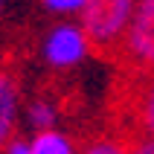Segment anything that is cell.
Instances as JSON below:
<instances>
[{
  "label": "cell",
  "instance_id": "obj_10",
  "mask_svg": "<svg viewBox=\"0 0 154 154\" xmlns=\"http://www.w3.org/2000/svg\"><path fill=\"white\" fill-rule=\"evenodd\" d=\"M128 154H154V140L151 137H137V140H128Z\"/></svg>",
  "mask_w": 154,
  "mask_h": 154
},
{
  "label": "cell",
  "instance_id": "obj_6",
  "mask_svg": "<svg viewBox=\"0 0 154 154\" xmlns=\"http://www.w3.org/2000/svg\"><path fill=\"white\" fill-rule=\"evenodd\" d=\"M29 151L32 154H76V148H73V140L64 131L50 128V131H38L32 137Z\"/></svg>",
  "mask_w": 154,
  "mask_h": 154
},
{
  "label": "cell",
  "instance_id": "obj_4",
  "mask_svg": "<svg viewBox=\"0 0 154 154\" xmlns=\"http://www.w3.org/2000/svg\"><path fill=\"white\" fill-rule=\"evenodd\" d=\"M87 52H90V44H87L82 26H73V23L55 26L44 41V55L55 70L76 67L79 61L87 58Z\"/></svg>",
  "mask_w": 154,
  "mask_h": 154
},
{
  "label": "cell",
  "instance_id": "obj_5",
  "mask_svg": "<svg viewBox=\"0 0 154 154\" xmlns=\"http://www.w3.org/2000/svg\"><path fill=\"white\" fill-rule=\"evenodd\" d=\"M17 119V82L9 70H0V148L9 146Z\"/></svg>",
  "mask_w": 154,
  "mask_h": 154
},
{
  "label": "cell",
  "instance_id": "obj_12",
  "mask_svg": "<svg viewBox=\"0 0 154 154\" xmlns=\"http://www.w3.org/2000/svg\"><path fill=\"white\" fill-rule=\"evenodd\" d=\"M0 9H3V0H0Z\"/></svg>",
  "mask_w": 154,
  "mask_h": 154
},
{
  "label": "cell",
  "instance_id": "obj_11",
  "mask_svg": "<svg viewBox=\"0 0 154 154\" xmlns=\"http://www.w3.org/2000/svg\"><path fill=\"white\" fill-rule=\"evenodd\" d=\"M6 154H32V151H29V143L15 140V143H9V151H6Z\"/></svg>",
  "mask_w": 154,
  "mask_h": 154
},
{
  "label": "cell",
  "instance_id": "obj_1",
  "mask_svg": "<svg viewBox=\"0 0 154 154\" xmlns=\"http://www.w3.org/2000/svg\"><path fill=\"white\" fill-rule=\"evenodd\" d=\"M111 134L128 143L137 137L154 140V70H119L108 99Z\"/></svg>",
  "mask_w": 154,
  "mask_h": 154
},
{
  "label": "cell",
  "instance_id": "obj_8",
  "mask_svg": "<svg viewBox=\"0 0 154 154\" xmlns=\"http://www.w3.org/2000/svg\"><path fill=\"white\" fill-rule=\"evenodd\" d=\"M82 154H128V146H125L116 134L105 131V134H96V137L87 140Z\"/></svg>",
  "mask_w": 154,
  "mask_h": 154
},
{
  "label": "cell",
  "instance_id": "obj_7",
  "mask_svg": "<svg viewBox=\"0 0 154 154\" xmlns=\"http://www.w3.org/2000/svg\"><path fill=\"white\" fill-rule=\"evenodd\" d=\"M26 119H29V128L38 134V131H50L55 128V122H58V108L55 102H50L47 96H35L29 108H26Z\"/></svg>",
  "mask_w": 154,
  "mask_h": 154
},
{
  "label": "cell",
  "instance_id": "obj_9",
  "mask_svg": "<svg viewBox=\"0 0 154 154\" xmlns=\"http://www.w3.org/2000/svg\"><path fill=\"white\" fill-rule=\"evenodd\" d=\"M50 12H58V15H70V12H79L85 0H41Z\"/></svg>",
  "mask_w": 154,
  "mask_h": 154
},
{
  "label": "cell",
  "instance_id": "obj_3",
  "mask_svg": "<svg viewBox=\"0 0 154 154\" xmlns=\"http://www.w3.org/2000/svg\"><path fill=\"white\" fill-rule=\"evenodd\" d=\"M113 64L119 70H154V0H137Z\"/></svg>",
  "mask_w": 154,
  "mask_h": 154
},
{
  "label": "cell",
  "instance_id": "obj_2",
  "mask_svg": "<svg viewBox=\"0 0 154 154\" xmlns=\"http://www.w3.org/2000/svg\"><path fill=\"white\" fill-rule=\"evenodd\" d=\"M137 0H85L82 3V32H85L90 52L102 61H113L125 29L131 23Z\"/></svg>",
  "mask_w": 154,
  "mask_h": 154
}]
</instances>
